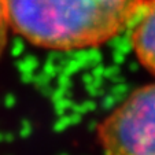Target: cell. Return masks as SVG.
<instances>
[{"mask_svg":"<svg viewBox=\"0 0 155 155\" xmlns=\"http://www.w3.org/2000/svg\"><path fill=\"white\" fill-rule=\"evenodd\" d=\"M104 155H155V84L136 89L99 125Z\"/></svg>","mask_w":155,"mask_h":155,"instance_id":"2","label":"cell"},{"mask_svg":"<svg viewBox=\"0 0 155 155\" xmlns=\"http://www.w3.org/2000/svg\"><path fill=\"white\" fill-rule=\"evenodd\" d=\"M147 0H6L10 28L37 47H95L130 26Z\"/></svg>","mask_w":155,"mask_h":155,"instance_id":"1","label":"cell"},{"mask_svg":"<svg viewBox=\"0 0 155 155\" xmlns=\"http://www.w3.org/2000/svg\"><path fill=\"white\" fill-rule=\"evenodd\" d=\"M132 24V45L136 56L155 74V0H147Z\"/></svg>","mask_w":155,"mask_h":155,"instance_id":"3","label":"cell"},{"mask_svg":"<svg viewBox=\"0 0 155 155\" xmlns=\"http://www.w3.org/2000/svg\"><path fill=\"white\" fill-rule=\"evenodd\" d=\"M8 29H10V21H8V14H7L6 0H0V56H2L4 47L7 44Z\"/></svg>","mask_w":155,"mask_h":155,"instance_id":"4","label":"cell"}]
</instances>
